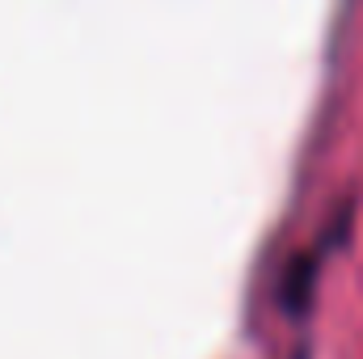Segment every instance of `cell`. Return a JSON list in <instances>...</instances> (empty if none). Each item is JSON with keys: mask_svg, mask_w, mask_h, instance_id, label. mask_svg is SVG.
<instances>
[{"mask_svg": "<svg viewBox=\"0 0 363 359\" xmlns=\"http://www.w3.org/2000/svg\"><path fill=\"white\" fill-rule=\"evenodd\" d=\"M313 287H317V258H313V254L291 258V267L283 270V283H279V304H283L291 317H300V313H308V304H313Z\"/></svg>", "mask_w": 363, "mask_h": 359, "instance_id": "1", "label": "cell"}]
</instances>
